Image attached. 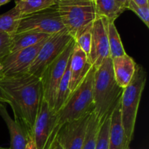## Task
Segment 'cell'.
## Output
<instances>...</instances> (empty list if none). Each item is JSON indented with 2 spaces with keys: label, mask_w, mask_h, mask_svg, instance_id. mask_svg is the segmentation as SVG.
Wrapping results in <instances>:
<instances>
[{
  "label": "cell",
  "mask_w": 149,
  "mask_h": 149,
  "mask_svg": "<svg viewBox=\"0 0 149 149\" xmlns=\"http://www.w3.org/2000/svg\"><path fill=\"white\" fill-rule=\"evenodd\" d=\"M0 87L13 109L15 119L20 122L31 135L42 96L41 78L29 73L2 77Z\"/></svg>",
  "instance_id": "obj_1"
},
{
  "label": "cell",
  "mask_w": 149,
  "mask_h": 149,
  "mask_svg": "<svg viewBox=\"0 0 149 149\" xmlns=\"http://www.w3.org/2000/svg\"><path fill=\"white\" fill-rule=\"evenodd\" d=\"M95 71V68L93 66L84 79L70 94L64 106L55 113V124L49 147L55 140L60 128L64 124L77 120L94 111L93 83Z\"/></svg>",
  "instance_id": "obj_2"
},
{
  "label": "cell",
  "mask_w": 149,
  "mask_h": 149,
  "mask_svg": "<svg viewBox=\"0 0 149 149\" xmlns=\"http://www.w3.org/2000/svg\"><path fill=\"white\" fill-rule=\"evenodd\" d=\"M124 89L121 88L114 78L112 59L109 57L95 69L93 83L94 112L102 121L111 114L119 103Z\"/></svg>",
  "instance_id": "obj_3"
},
{
  "label": "cell",
  "mask_w": 149,
  "mask_h": 149,
  "mask_svg": "<svg viewBox=\"0 0 149 149\" xmlns=\"http://www.w3.org/2000/svg\"><path fill=\"white\" fill-rule=\"evenodd\" d=\"M147 80V73L143 67L137 64L136 71L130 84L122 92L120 99V112L125 135L132 142L135 132L137 115L142 94Z\"/></svg>",
  "instance_id": "obj_4"
},
{
  "label": "cell",
  "mask_w": 149,
  "mask_h": 149,
  "mask_svg": "<svg viewBox=\"0 0 149 149\" xmlns=\"http://www.w3.org/2000/svg\"><path fill=\"white\" fill-rule=\"evenodd\" d=\"M56 7L64 27L73 39L98 16L95 0H58Z\"/></svg>",
  "instance_id": "obj_5"
},
{
  "label": "cell",
  "mask_w": 149,
  "mask_h": 149,
  "mask_svg": "<svg viewBox=\"0 0 149 149\" xmlns=\"http://www.w3.org/2000/svg\"><path fill=\"white\" fill-rule=\"evenodd\" d=\"M74 45L75 41L73 39L63 52L47 67L41 77L42 95L51 109L53 110L55 108L57 90L68 66V61L71 58Z\"/></svg>",
  "instance_id": "obj_6"
},
{
  "label": "cell",
  "mask_w": 149,
  "mask_h": 149,
  "mask_svg": "<svg viewBox=\"0 0 149 149\" xmlns=\"http://www.w3.org/2000/svg\"><path fill=\"white\" fill-rule=\"evenodd\" d=\"M65 29L55 4L46 10L23 16L16 33L36 32L53 35Z\"/></svg>",
  "instance_id": "obj_7"
},
{
  "label": "cell",
  "mask_w": 149,
  "mask_h": 149,
  "mask_svg": "<svg viewBox=\"0 0 149 149\" xmlns=\"http://www.w3.org/2000/svg\"><path fill=\"white\" fill-rule=\"evenodd\" d=\"M73 39L66 29L49 36L41 47L28 73L41 78L47 67L63 52Z\"/></svg>",
  "instance_id": "obj_8"
},
{
  "label": "cell",
  "mask_w": 149,
  "mask_h": 149,
  "mask_svg": "<svg viewBox=\"0 0 149 149\" xmlns=\"http://www.w3.org/2000/svg\"><path fill=\"white\" fill-rule=\"evenodd\" d=\"M47 39L34 46L10 52L0 61V74L1 76L13 77L28 73L31 65Z\"/></svg>",
  "instance_id": "obj_9"
},
{
  "label": "cell",
  "mask_w": 149,
  "mask_h": 149,
  "mask_svg": "<svg viewBox=\"0 0 149 149\" xmlns=\"http://www.w3.org/2000/svg\"><path fill=\"white\" fill-rule=\"evenodd\" d=\"M55 113L42 95L31 135L36 149H48L55 124Z\"/></svg>",
  "instance_id": "obj_10"
},
{
  "label": "cell",
  "mask_w": 149,
  "mask_h": 149,
  "mask_svg": "<svg viewBox=\"0 0 149 149\" xmlns=\"http://www.w3.org/2000/svg\"><path fill=\"white\" fill-rule=\"evenodd\" d=\"M108 21L106 17L97 16L92 26V41L88 59L95 69L105 59L110 57L108 40Z\"/></svg>",
  "instance_id": "obj_11"
},
{
  "label": "cell",
  "mask_w": 149,
  "mask_h": 149,
  "mask_svg": "<svg viewBox=\"0 0 149 149\" xmlns=\"http://www.w3.org/2000/svg\"><path fill=\"white\" fill-rule=\"evenodd\" d=\"M93 112L77 120L64 124L60 128L55 138L64 149H81Z\"/></svg>",
  "instance_id": "obj_12"
},
{
  "label": "cell",
  "mask_w": 149,
  "mask_h": 149,
  "mask_svg": "<svg viewBox=\"0 0 149 149\" xmlns=\"http://www.w3.org/2000/svg\"><path fill=\"white\" fill-rule=\"evenodd\" d=\"M0 116L6 123L10 136V149H26L31 135L18 121L9 115L5 104L0 103Z\"/></svg>",
  "instance_id": "obj_13"
},
{
  "label": "cell",
  "mask_w": 149,
  "mask_h": 149,
  "mask_svg": "<svg viewBox=\"0 0 149 149\" xmlns=\"http://www.w3.org/2000/svg\"><path fill=\"white\" fill-rule=\"evenodd\" d=\"M69 66L71 72L70 92L71 93L84 79L93 67V65L89 61L88 57L76 43L69 60Z\"/></svg>",
  "instance_id": "obj_14"
},
{
  "label": "cell",
  "mask_w": 149,
  "mask_h": 149,
  "mask_svg": "<svg viewBox=\"0 0 149 149\" xmlns=\"http://www.w3.org/2000/svg\"><path fill=\"white\" fill-rule=\"evenodd\" d=\"M130 142L127 138L122 127L119 101L110 116L109 149H130Z\"/></svg>",
  "instance_id": "obj_15"
},
{
  "label": "cell",
  "mask_w": 149,
  "mask_h": 149,
  "mask_svg": "<svg viewBox=\"0 0 149 149\" xmlns=\"http://www.w3.org/2000/svg\"><path fill=\"white\" fill-rule=\"evenodd\" d=\"M111 59L113 75L116 83L121 88L125 89L132 80L138 63L127 53Z\"/></svg>",
  "instance_id": "obj_16"
},
{
  "label": "cell",
  "mask_w": 149,
  "mask_h": 149,
  "mask_svg": "<svg viewBox=\"0 0 149 149\" xmlns=\"http://www.w3.org/2000/svg\"><path fill=\"white\" fill-rule=\"evenodd\" d=\"M52 35L36 32H22L15 33L12 37L10 52L34 46L42 41L48 39Z\"/></svg>",
  "instance_id": "obj_17"
},
{
  "label": "cell",
  "mask_w": 149,
  "mask_h": 149,
  "mask_svg": "<svg viewBox=\"0 0 149 149\" xmlns=\"http://www.w3.org/2000/svg\"><path fill=\"white\" fill-rule=\"evenodd\" d=\"M95 4L98 16L106 17L109 22H115L127 10L117 0H95Z\"/></svg>",
  "instance_id": "obj_18"
},
{
  "label": "cell",
  "mask_w": 149,
  "mask_h": 149,
  "mask_svg": "<svg viewBox=\"0 0 149 149\" xmlns=\"http://www.w3.org/2000/svg\"><path fill=\"white\" fill-rule=\"evenodd\" d=\"M22 14L17 6L0 15V33L4 32L13 36L17 33Z\"/></svg>",
  "instance_id": "obj_19"
},
{
  "label": "cell",
  "mask_w": 149,
  "mask_h": 149,
  "mask_svg": "<svg viewBox=\"0 0 149 149\" xmlns=\"http://www.w3.org/2000/svg\"><path fill=\"white\" fill-rule=\"evenodd\" d=\"M55 4V0H16L15 5L22 15L26 16L46 10Z\"/></svg>",
  "instance_id": "obj_20"
},
{
  "label": "cell",
  "mask_w": 149,
  "mask_h": 149,
  "mask_svg": "<svg viewBox=\"0 0 149 149\" xmlns=\"http://www.w3.org/2000/svg\"><path fill=\"white\" fill-rule=\"evenodd\" d=\"M108 40L111 58H117L126 54L114 22H109L108 23Z\"/></svg>",
  "instance_id": "obj_21"
},
{
  "label": "cell",
  "mask_w": 149,
  "mask_h": 149,
  "mask_svg": "<svg viewBox=\"0 0 149 149\" xmlns=\"http://www.w3.org/2000/svg\"><path fill=\"white\" fill-rule=\"evenodd\" d=\"M70 78H71V72H70L69 61L66 70L61 79L58 85L55 97V103L54 110L55 112L58 111L68 100L71 92H70Z\"/></svg>",
  "instance_id": "obj_22"
},
{
  "label": "cell",
  "mask_w": 149,
  "mask_h": 149,
  "mask_svg": "<svg viewBox=\"0 0 149 149\" xmlns=\"http://www.w3.org/2000/svg\"><path fill=\"white\" fill-rule=\"evenodd\" d=\"M100 124V121L93 111L90 122H89L84 143H83L81 149H95Z\"/></svg>",
  "instance_id": "obj_23"
},
{
  "label": "cell",
  "mask_w": 149,
  "mask_h": 149,
  "mask_svg": "<svg viewBox=\"0 0 149 149\" xmlns=\"http://www.w3.org/2000/svg\"><path fill=\"white\" fill-rule=\"evenodd\" d=\"M111 114L107 115L103 120L100 121L95 149H109V136Z\"/></svg>",
  "instance_id": "obj_24"
},
{
  "label": "cell",
  "mask_w": 149,
  "mask_h": 149,
  "mask_svg": "<svg viewBox=\"0 0 149 149\" xmlns=\"http://www.w3.org/2000/svg\"><path fill=\"white\" fill-rule=\"evenodd\" d=\"M92 26L93 23L83 29L74 39L76 45L87 55V57H89L91 48Z\"/></svg>",
  "instance_id": "obj_25"
},
{
  "label": "cell",
  "mask_w": 149,
  "mask_h": 149,
  "mask_svg": "<svg viewBox=\"0 0 149 149\" xmlns=\"http://www.w3.org/2000/svg\"><path fill=\"white\" fill-rule=\"evenodd\" d=\"M127 10H130L135 13L139 18L143 22L147 28H149V5L138 6L132 0H128Z\"/></svg>",
  "instance_id": "obj_26"
},
{
  "label": "cell",
  "mask_w": 149,
  "mask_h": 149,
  "mask_svg": "<svg viewBox=\"0 0 149 149\" xmlns=\"http://www.w3.org/2000/svg\"><path fill=\"white\" fill-rule=\"evenodd\" d=\"M12 37L7 33H0V61L10 53Z\"/></svg>",
  "instance_id": "obj_27"
},
{
  "label": "cell",
  "mask_w": 149,
  "mask_h": 149,
  "mask_svg": "<svg viewBox=\"0 0 149 149\" xmlns=\"http://www.w3.org/2000/svg\"><path fill=\"white\" fill-rule=\"evenodd\" d=\"M48 149H64L63 147L62 146V145L61 144V143L58 141V140L56 138H55L53 141L52 142V143L49 146V148Z\"/></svg>",
  "instance_id": "obj_28"
},
{
  "label": "cell",
  "mask_w": 149,
  "mask_h": 149,
  "mask_svg": "<svg viewBox=\"0 0 149 149\" xmlns=\"http://www.w3.org/2000/svg\"><path fill=\"white\" fill-rule=\"evenodd\" d=\"M1 77H2V76H1V74H0V80H1ZM0 103H2V104L7 103V104H8V103H7V100L6 99L5 96H4V93H3L1 87H0Z\"/></svg>",
  "instance_id": "obj_29"
},
{
  "label": "cell",
  "mask_w": 149,
  "mask_h": 149,
  "mask_svg": "<svg viewBox=\"0 0 149 149\" xmlns=\"http://www.w3.org/2000/svg\"><path fill=\"white\" fill-rule=\"evenodd\" d=\"M132 1H133L137 5L141 6V7L149 5L148 0H132Z\"/></svg>",
  "instance_id": "obj_30"
},
{
  "label": "cell",
  "mask_w": 149,
  "mask_h": 149,
  "mask_svg": "<svg viewBox=\"0 0 149 149\" xmlns=\"http://www.w3.org/2000/svg\"><path fill=\"white\" fill-rule=\"evenodd\" d=\"M26 149H36V146H35V143H34V142H33L32 138H31L30 141H29V142L28 143Z\"/></svg>",
  "instance_id": "obj_31"
},
{
  "label": "cell",
  "mask_w": 149,
  "mask_h": 149,
  "mask_svg": "<svg viewBox=\"0 0 149 149\" xmlns=\"http://www.w3.org/2000/svg\"><path fill=\"white\" fill-rule=\"evenodd\" d=\"M10 1V0H0V7H1V6L6 4L7 3H8Z\"/></svg>",
  "instance_id": "obj_32"
},
{
  "label": "cell",
  "mask_w": 149,
  "mask_h": 149,
  "mask_svg": "<svg viewBox=\"0 0 149 149\" xmlns=\"http://www.w3.org/2000/svg\"><path fill=\"white\" fill-rule=\"evenodd\" d=\"M117 1H119V2L122 3V4H124V5L127 8V2H128V0H117Z\"/></svg>",
  "instance_id": "obj_33"
},
{
  "label": "cell",
  "mask_w": 149,
  "mask_h": 149,
  "mask_svg": "<svg viewBox=\"0 0 149 149\" xmlns=\"http://www.w3.org/2000/svg\"><path fill=\"white\" fill-rule=\"evenodd\" d=\"M0 149H10V148H3V147L0 146Z\"/></svg>",
  "instance_id": "obj_34"
},
{
  "label": "cell",
  "mask_w": 149,
  "mask_h": 149,
  "mask_svg": "<svg viewBox=\"0 0 149 149\" xmlns=\"http://www.w3.org/2000/svg\"><path fill=\"white\" fill-rule=\"evenodd\" d=\"M55 1H58V0H55Z\"/></svg>",
  "instance_id": "obj_35"
}]
</instances>
